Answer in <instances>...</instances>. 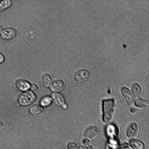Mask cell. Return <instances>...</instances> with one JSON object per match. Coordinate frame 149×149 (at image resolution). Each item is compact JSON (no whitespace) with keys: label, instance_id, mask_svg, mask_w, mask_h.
<instances>
[{"label":"cell","instance_id":"obj_19","mask_svg":"<svg viewBox=\"0 0 149 149\" xmlns=\"http://www.w3.org/2000/svg\"><path fill=\"white\" fill-rule=\"evenodd\" d=\"M30 89L33 93H38L39 91L38 86L36 84H32L30 86Z\"/></svg>","mask_w":149,"mask_h":149},{"label":"cell","instance_id":"obj_9","mask_svg":"<svg viewBox=\"0 0 149 149\" xmlns=\"http://www.w3.org/2000/svg\"><path fill=\"white\" fill-rule=\"evenodd\" d=\"M51 99L53 102L58 106H62L64 104L65 100L63 95L57 93H53L51 95Z\"/></svg>","mask_w":149,"mask_h":149},{"label":"cell","instance_id":"obj_26","mask_svg":"<svg viewBox=\"0 0 149 149\" xmlns=\"http://www.w3.org/2000/svg\"><path fill=\"white\" fill-rule=\"evenodd\" d=\"M2 28L1 27V26H0V35L2 31Z\"/></svg>","mask_w":149,"mask_h":149},{"label":"cell","instance_id":"obj_4","mask_svg":"<svg viewBox=\"0 0 149 149\" xmlns=\"http://www.w3.org/2000/svg\"><path fill=\"white\" fill-rule=\"evenodd\" d=\"M121 92L128 104L132 107H134L135 105V98L132 92L128 88L126 87H123L122 88Z\"/></svg>","mask_w":149,"mask_h":149},{"label":"cell","instance_id":"obj_16","mask_svg":"<svg viewBox=\"0 0 149 149\" xmlns=\"http://www.w3.org/2000/svg\"><path fill=\"white\" fill-rule=\"evenodd\" d=\"M12 4L11 0H1L0 1V10L6 9L9 8Z\"/></svg>","mask_w":149,"mask_h":149},{"label":"cell","instance_id":"obj_1","mask_svg":"<svg viewBox=\"0 0 149 149\" xmlns=\"http://www.w3.org/2000/svg\"><path fill=\"white\" fill-rule=\"evenodd\" d=\"M116 104L114 99L105 100L103 101L102 120L106 123L110 122L112 120L116 111Z\"/></svg>","mask_w":149,"mask_h":149},{"label":"cell","instance_id":"obj_18","mask_svg":"<svg viewBox=\"0 0 149 149\" xmlns=\"http://www.w3.org/2000/svg\"><path fill=\"white\" fill-rule=\"evenodd\" d=\"M42 80L44 84L47 86H50L52 81V79L51 76L48 74H46L44 75Z\"/></svg>","mask_w":149,"mask_h":149},{"label":"cell","instance_id":"obj_20","mask_svg":"<svg viewBox=\"0 0 149 149\" xmlns=\"http://www.w3.org/2000/svg\"><path fill=\"white\" fill-rule=\"evenodd\" d=\"M83 143L84 145L86 147H90L91 144V142L90 140L86 139L83 140Z\"/></svg>","mask_w":149,"mask_h":149},{"label":"cell","instance_id":"obj_14","mask_svg":"<svg viewBox=\"0 0 149 149\" xmlns=\"http://www.w3.org/2000/svg\"><path fill=\"white\" fill-rule=\"evenodd\" d=\"M130 147L134 149H143L144 148V144L141 141L133 139L131 140L130 142Z\"/></svg>","mask_w":149,"mask_h":149},{"label":"cell","instance_id":"obj_7","mask_svg":"<svg viewBox=\"0 0 149 149\" xmlns=\"http://www.w3.org/2000/svg\"><path fill=\"white\" fill-rule=\"evenodd\" d=\"M107 134L110 139L115 141L118 136V130L115 125H110L106 129Z\"/></svg>","mask_w":149,"mask_h":149},{"label":"cell","instance_id":"obj_10","mask_svg":"<svg viewBox=\"0 0 149 149\" xmlns=\"http://www.w3.org/2000/svg\"><path fill=\"white\" fill-rule=\"evenodd\" d=\"M51 90L54 92H60L64 88L65 84L64 82L61 80H57L54 81L51 84Z\"/></svg>","mask_w":149,"mask_h":149},{"label":"cell","instance_id":"obj_17","mask_svg":"<svg viewBox=\"0 0 149 149\" xmlns=\"http://www.w3.org/2000/svg\"><path fill=\"white\" fill-rule=\"evenodd\" d=\"M51 98L49 96H46L41 99L40 103L42 106L45 107L49 105L51 103Z\"/></svg>","mask_w":149,"mask_h":149},{"label":"cell","instance_id":"obj_23","mask_svg":"<svg viewBox=\"0 0 149 149\" xmlns=\"http://www.w3.org/2000/svg\"><path fill=\"white\" fill-rule=\"evenodd\" d=\"M120 148L123 149H130V147L129 145L125 143L123 144L121 146Z\"/></svg>","mask_w":149,"mask_h":149},{"label":"cell","instance_id":"obj_12","mask_svg":"<svg viewBox=\"0 0 149 149\" xmlns=\"http://www.w3.org/2000/svg\"><path fill=\"white\" fill-rule=\"evenodd\" d=\"M15 84L17 89L22 91L27 90L30 87L29 83L23 79L17 80Z\"/></svg>","mask_w":149,"mask_h":149},{"label":"cell","instance_id":"obj_22","mask_svg":"<svg viewBox=\"0 0 149 149\" xmlns=\"http://www.w3.org/2000/svg\"><path fill=\"white\" fill-rule=\"evenodd\" d=\"M5 57L0 52V64L3 63L4 61Z\"/></svg>","mask_w":149,"mask_h":149},{"label":"cell","instance_id":"obj_27","mask_svg":"<svg viewBox=\"0 0 149 149\" xmlns=\"http://www.w3.org/2000/svg\"><path fill=\"white\" fill-rule=\"evenodd\" d=\"M1 0H0V1H1Z\"/></svg>","mask_w":149,"mask_h":149},{"label":"cell","instance_id":"obj_5","mask_svg":"<svg viewBox=\"0 0 149 149\" xmlns=\"http://www.w3.org/2000/svg\"><path fill=\"white\" fill-rule=\"evenodd\" d=\"M138 125L135 122L132 123L128 127L127 132V137L131 139H134L137 136L139 132Z\"/></svg>","mask_w":149,"mask_h":149},{"label":"cell","instance_id":"obj_3","mask_svg":"<svg viewBox=\"0 0 149 149\" xmlns=\"http://www.w3.org/2000/svg\"><path fill=\"white\" fill-rule=\"evenodd\" d=\"M90 75V73L88 70L81 69L78 70L75 73L74 78L77 82L83 83L88 79Z\"/></svg>","mask_w":149,"mask_h":149},{"label":"cell","instance_id":"obj_24","mask_svg":"<svg viewBox=\"0 0 149 149\" xmlns=\"http://www.w3.org/2000/svg\"><path fill=\"white\" fill-rule=\"evenodd\" d=\"M136 109L134 107H132L131 109V112L132 113H134L136 111Z\"/></svg>","mask_w":149,"mask_h":149},{"label":"cell","instance_id":"obj_6","mask_svg":"<svg viewBox=\"0 0 149 149\" xmlns=\"http://www.w3.org/2000/svg\"><path fill=\"white\" fill-rule=\"evenodd\" d=\"M100 133L99 128L96 126H92L88 128L84 133V136L87 139L90 140L95 139Z\"/></svg>","mask_w":149,"mask_h":149},{"label":"cell","instance_id":"obj_21","mask_svg":"<svg viewBox=\"0 0 149 149\" xmlns=\"http://www.w3.org/2000/svg\"><path fill=\"white\" fill-rule=\"evenodd\" d=\"M68 148L69 149H77L78 148V147L77 145L75 143H71L68 145Z\"/></svg>","mask_w":149,"mask_h":149},{"label":"cell","instance_id":"obj_8","mask_svg":"<svg viewBox=\"0 0 149 149\" xmlns=\"http://www.w3.org/2000/svg\"><path fill=\"white\" fill-rule=\"evenodd\" d=\"M16 32L13 28H7L2 30L0 35L1 38L6 40H11L16 36Z\"/></svg>","mask_w":149,"mask_h":149},{"label":"cell","instance_id":"obj_25","mask_svg":"<svg viewBox=\"0 0 149 149\" xmlns=\"http://www.w3.org/2000/svg\"><path fill=\"white\" fill-rule=\"evenodd\" d=\"M62 107L64 109H66L67 108V104L64 103L62 106Z\"/></svg>","mask_w":149,"mask_h":149},{"label":"cell","instance_id":"obj_11","mask_svg":"<svg viewBox=\"0 0 149 149\" xmlns=\"http://www.w3.org/2000/svg\"><path fill=\"white\" fill-rule=\"evenodd\" d=\"M31 113L36 116H40L42 115L45 113L44 109L41 106L35 105L31 107L29 109Z\"/></svg>","mask_w":149,"mask_h":149},{"label":"cell","instance_id":"obj_15","mask_svg":"<svg viewBox=\"0 0 149 149\" xmlns=\"http://www.w3.org/2000/svg\"><path fill=\"white\" fill-rule=\"evenodd\" d=\"M132 90L134 94L137 97H140L143 94V90L141 86L137 83L135 84L132 87Z\"/></svg>","mask_w":149,"mask_h":149},{"label":"cell","instance_id":"obj_13","mask_svg":"<svg viewBox=\"0 0 149 149\" xmlns=\"http://www.w3.org/2000/svg\"><path fill=\"white\" fill-rule=\"evenodd\" d=\"M134 104L137 107L142 109L148 108L149 107V101L141 99L140 97H137L135 98Z\"/></svg>","mask_w":149,"mask_h":149},{"label":"cell","instance_id":"obj_2","mask_svg":"<svg viewBox=\"0 0 149 149\" xmlns=\"http://www.w3.org/2000/svg\"><path fill=\"white\" fill-rule=\"evenodd\" d=\"M36 99V96L32 91H25L19 97L18 101L21 106L26 107L28 106L33 102Z\"/></svg>","mask_w":149,"mask_h":149}]
</instances>
